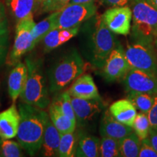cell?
Wrapping results in <instances>:
<instances>
[{"label": "cell", "instance_id": "277c9868", "mask_svg": "<svg viewBox=\"0 0 157 157\" xmlns=\"http://www.w3.org/2000/svg\"><path fill=\"white\" fill-rule=\"evenodd\" d=\"M84 71V62L76 50L60 57L52 65L48 73L49 90L56 93L68 86Z\"/></svg>", "mask_w": 157, "mask_h": 157}, {"label": "cell", "instance_id": "cb8c5ba5", "mask_svg": "<svg viewBox=\"0 0 157 157\" xmlns=\"http://www.w3.org/2000/svg\"><path fill=\"white\" fill-rule=\"evenodd\" d=\"M141 140L134 132L119 140L121 156L137 157L140 148Z\"/></svg>", "mask_w": 157, "mask_h": 157}, {"label": "cell", "instance_id": "4fadbf2b", "mask_svg": "<svg viewBox=\"0 0 157 157\" xmlns=\"http://www.w3.org/2000/svg\"><path fill=\"white\" fill-rule=\"evenodd\" d=\"M99 130L102 137H112L118 140H121L133 132L132 127L118 121L111 115L109 109L105 110L102 115Z\"/></svg>", "mask_w": 157, "mask_h": 157}, {"label": "cell", "instance_id": "1f68e13d", "mask_svg": "<svg viewBox=\"0 0 157 157\" xmlns=\"http://www.w3.org/2000/svg\"><path fill=\"white\" fill-rule=\"evenodd\" d=\"M9 49V34L6 33L0 36V66L7 60Z\"/></svg>", "mask_w": 157, "mask_h": 157}, {"label": "cell", "instance_id": "ba28073f", "mask_svg": "<svg viewBox=\"0 0 157 157\" xmlns=\"http://www.w3.org/2000/svg\"><path fill=\"white\" fill-rule=\"evenodd\" d=\"M58 11L57 28L71 29L78 27L93 17L97 13V7L94 2L68 4Z\"/></svg>", "mask_w": 157, "mask_h": 157}, {"label": "cell", "instance_id": "60d3db41", "mask_svg": "<svg viewBox=\"0 0 157 157\" xmlns=\"http://www.w3.org/2000/svg\"><path fill=\"white\" fill-rule=\"evenodd\" d=\"M154 47L155 51H156V53L157 55V38L155 39L154 42Z\"/></svg>", "mask_w": 157, "mask_h": 157}, {"label": "cell", "instance_id": "2e32d148", "mask_svg": "<svg viewBox=\"0 0 157 157\" xmlns=\"http://www.w3.org/2000/svg\"><path fill=\"white\" fill-rule=\"evenodd\" d=\"M70 95L82 99H101L97 86L90 74L80 75L68 90Z\"/></svg>", "mask_w": 157, "mask_h": 157}, {"label": "cell", "instance_id": "b9f144b4", "mask_svg": "<svg viewBox=\"0 0 157 157\" xmlns=\"http://www.w3.org/2000/svg\"><path fill=\"white\" fill-rule=\"evenodd\" d=\"M38 1H39V4H40V7H41V5H42V1H43V0H38Z\"/></svg>", "mask_w": 157, "mask_h": 157}, {"label": "cell", "instance_id": "d590c367", "mask_svg": "<svg viewBox=\"0 0 157 157\" xmlns=\"http://www.w3.org/2000/svg\"><path fill=\"white\" fill-rule=\"evenodd\" d=\"M103 5L109 7H121L126 6L127 4L132 2V0H99Z\"/></svg>", "mask_w": 157, "mask_h": 157}, {"label": "cell", "instance_id": "d6986e66", "mask_svg": "<svg viewBox=\"0 0 157 157\" xmlns=\"http://www.w3.org/2000/svg\"><path fill=\"white\" fill-rule=\"evenodd\" d=\"M109 111L119 122L132 127L137 115V109L129 99L115 101L110 105Z\"/></svg>", "mask_w": 157, "mask_h": 157}, {"label": "cell", "instance_id": "f546056e", "mask_svg": "<svg viewBox=\"0 0 157 157\" xmlns=\"http://www.w3.org/2000/svg\"><path fill=\"white\" fill-rule=\"evenodd\" d=\"M0 154L1 156L4 157L23 156L22 146L11 139L0 138Z\"/></svg>", "mask_w": 157, "mask_h": 157}, {"label": "cell", "instance_id": "6da1fadb", "mask_svg": "<svg viewBox=\"0 0 157 157\" xmlns=\"http://www.w3.org/2000/svg\"><path fill=\"white\" fill-rule=\"evenodd\" d=\"M21 120L17 139L29 156H34L42 148L44 137V109L21 103L18 105Z\"/></svg>", "mask_w": 157, "mask_h": 157}, {"label": "cell", "instance_id": "d6a6232c", "mask_svg": "<svg viewBox=\"0 0 157 157\" xmlns=\"http://www.w3.org/2000/svg\"><path fill=\"white\" fill-rule=\"evenodd\" d=\"M70 0H50L42 10L44 12H55L63 8L69 3Z\"/></svg>", "mask_w": 157, "mask_h": 157}, {"label": "cell", "instance_id": "7bdbcfd3", "mask_svg": "<svg viewBox=\"0 0 157 157\" xmlns=\"http://www.w3.org/2000/svg\"><path fill=\"white\" fill-rule=\"evenodd\" d=\"M0 156H1V155H0Z\"/></svg>", "mask_w": 157, "mask_h": 157}, {"label": "cell", "instance_id": "7a4b0ae2", "mask_svg": "<svg viewBox=\"0 0 157 157\" xmlns=\"http://www.w3.org/2000/svg\"><path fill=\"white\" fill-rule=\"evenodd\" d=\"M25 63L28 70L26 82L20 95L23 103L44 109L50 103L49 87L47 85L42 58L26 57Z\"/></svg>", "mask_w": 157, "mask_h": 157}, {"label": "cell", "instance_id": "44dd1931", "mask_svg": "<svg viewBox=\"0 0 157 157\" xmlns=\"http://www.w3.org/2000/svg\"><path fill=\"white\" fill-rule=\"evenodd\" d=\"M58 11H55L46 18L38 23H35L32 30V44L31 51L42 41L47 34L51 31L57 28V18Z\"/></svg>", "mask_w": 157, "mask_h": 157}, {"label": "cell", "instance_id": "9c48e42d", "mask_svg": "<svg viewBox=\"0 0 157 157\" xmlns=\"http://www.w3.org/2000/svg\"><path fill=\"white\" fill-rule=\"evenodd\" d=\"M131 68L124 50L119 43L105 58L99 69L100 74L105 81L112 82L124 78Z\"/></svg>", "mask_w": 157, "mask_h": 157}, {"label": "cell", "instance_id": "74e56055", "mask_svg": "<svg viewBox=\"0 0 157 157\" xmlns=\"http://www.w3.org/2000/svg\"><path fill=\"white\" fill-rule=\"evenodd\" d=\"M96 0H70L69 3L68 4H84V3L94 2Z\"/></svg>", "mask_w": 157, "mask_h": 157}, {"label": "cell", "instance_id": "e575fe53", "mask_svg": "<svg viewBox=\"0 0 157 157\" xmlns=\"http://www.w3.org/2000/svg\"><path fill=\"white\" fill-rule=\"evenodd\" d=\"M148 117L151 127L157 129V95L154 96V101L151 109L148 113Z\"/></svg>", "mask_w": 157, "mask_h": 157}, {"label": "cell", "instance_id": "8fae6325", "mask_svg": "<svg viewBox=\"0 0 157 157\" xmlns=\"http://www.w3.org/2000/svg\"><path fill=\"white\" fill-rule=\"evenodd\" d=\"M102 17L113 34L127 36L130 33L132 12L127 5L111 7L102 15Z\"/></svg>", "mask_w": 157, "mask_h": 157}, {"label": "cell", "instance_id": "4316f807", "mask_svg": "<svg viewBox=\"0 0 157 157\" xmlns=\"http://www.w3.org/2000/svg\"><path fill=\"white\" fill-rule=\"evenodd\" d=\"M100 156H121L119 151V140L112 137L103 136L100 141Z\"/></svg>", "mask_w": 157, "mask_h": 157}, {"label": "cell", "instance_id": "5b68a950", "mask_svg": "<svg viewBox=\"0 0 157 157\" xmlns=\"http://www.w3.org/2000/svg\"><path fill=\"white\" fill-rule=\"evenodd\" d=\"M118 44L114 34L108 28L101 15L95 23L90 42L92 63L94 66L101 68L105 58Z\"/></svg>", "mask_w": 157, "mask_h": 157}, {"label": "cell", "instance_id": "8992f818", "mask_svg": "<svg viewBox=\"0 0 157 157\" xmlns=\"http://www.w3.org/2000/svg\"><path fill=\"white\" fill-rule=\"evenodd\" d=\"M124 52L132 68L157 74V55L154 44L132 42L127 45Z\"/></svg>", "mask_w": 157, "mask_h": 157}, {"label": "cell", "instance_id": "836d02e7", "mask_svg": "<svg viewBox=\"0 0 157 157\" xmlns=\"http://www.w3.org/2000/svg\"><path fill=\"white\" fill-rule=\"evenodd\" d=\"M8 33V21L5 13V5L0 2V36Z\"/></svg>", "mask_w": 157, "mask_h": 157}, {"label": "cell", "instance_id": "484cf974", "mask_svg": "<svg viewBox=\"0 0 157 157\" xmlns=\"http://www.w3.org/2000/svg\"><path fill=\"white\" fill-rule=\"evenodd\" d=\"M76 140L74 132L61 134L58 147V156H74L76 152Z\"/></svg>", "mask_w": 157, "mask_h": 157}, {"label": "cell", "instance_id": "ab89813d", "mask_svg": "<svg viewBox=\"0 0 157 157\" xmlns=\"http://www.w3.org/2000/svg\"><path fill=\"white\" fill-rule=\"evenodd\" d=\"M49 1H50V0H43L42 2V5H41V8H42V10H43V8H44L45 6L48 5Z\"/></svg>", "mask_w": 157, "mask_h": 157}, {"label": "cell", "instance_id": "9a60e30c", "mask_svg": "<svg viewBox=\"0 0 157 157\" xmlns=\"http://www.w3.org/2000/svg\"><path fill=\"white\" fill-rule=\"evenodd\" d=\"M20 120L21 116L15 103L0 112V138L13 139L16 137Z\"/></svg>", "mask_w": 157, "mask_h": 157}, {"label": "cell", "instance_id": "603a6c76", "mask_svg": "<svg viewBox=\"0 0 157 157\" xmlns=\"http://www.w3.org/2000/svg\"><path fill=\"white\" fill-rule=\"evenodd\" d=\"M48 107V113L51 121L60 134L74 132L76 126V121L62 113L52 103H50Z\"/></svg>", "mask_w": 157, "mask_h": 157}, {"label": "cell", "instance_id": "7c38bea8", "mask_svg": "<svg viewBox=\"0 0 157 157\" xmlns=\"http://www.w3.org/2000/svg\"><path fill=\"white\" fill-rule=\"evenodd\" d=\"M71 103L76 116V124H84L93 120L103 109L101 99H82L71 97Z\"/></svg>", "mask_w": 157, "mask_h": 157}, {"label": "cell", "instance_id": "5bb4252c", "mask_svg": "<svg viewBox=\"0 0 157 157\" xmlns=\"http://www.w3.org/2000/svg\"><path fill=\"white\" fill-rule=\"evenodd\" d=\"M44 130L41 151L42 156L47 157L58 156V147L60 134L51 121L49 113L44 111Z\"/></svg>", "mask_w": 157, "mask_h": 157}, {"label": "cell", "instance_id": "8d00e7d4", "mask_svg": "<svg viewBox=\"0 0 157 157\" xmlns=\"http://www.w3.org/2000/svg\"><path fill=\"white\" fill-rule=\"evenodd\" d=\"M148 138L153 148L157 152V129H154L151 127Z\"/></svg>", "mask_w": 157, "mask_h": 157}, {"label": "cell", "instance_id": "83f0119b", "mask_svg": "<svg viewBox=\"0 0 157 157\" xmlns=\"http://www.w3.org/2000/svg\"><path fill=\"white\" fill-rule=\"evenodd\" d=\"M52 103L58 108L62 113L68 116L72 120L76 122V116L71 103V96L70 95L68 91L64 92L55 98Z\"/></svg>", "mask_w": 157, "mask_h": 157}, {"label": "cell", "instance_id": "ffe728a7", "mask_svg": "<svg viewBox=\"0 0 157 157\" xmlns=\"http://www.w3.org/2000/svg\"><path fill=\"white\" fill-rule=\"evenodd\" d=\"M39 5L38 0H7L9 10L17 22L33 15Z\"/></svg>", "mask_w": 157, "mask_h": 157}, {"label": "cell", "instance_id": "4dcf8cb0", "mask_svg": "<svg viewBox=\"0 0 157 157\" xmlns=\"http://www.w3.org/2000/svg\"><path fill=\"white\" fill-rule=\"evenodd\" d=\"M139 157H157V152L151 144L149 139L141 140L140 148L138 154Z\"/></svg>", "mask_w": 157, "mask_h": 157}, {"label": "cell", "instance_id": "7402d4cb", "mask_svg": "<svg viewBox=\"0 0 157 157\" xmlns=\"http://www.w3.org/2000/svg\"><path fill=\"white\" fill-rule=\"evenodd\" d=\"M100 140L93 135H84L80 136L76 147L75 156L78 157L100 156Z\"/></svg>", "mask_w": 157, "mask_h": 157}, {"label": "cell", "instance_id": "d4e9b609", "mask_svg": "<svg viewBox=\"0 0 157 157\" xmlns=\"http://www.w3.org/2000/svg\"><path fill=\"white\" fill-rule=\"evenodd\" d=\"M154 96L148 93L129 92L127 94V99L132 102L135 109L140 112L148 114L154 103Z\"/></svg>", "mask_w": 157, "mask_h": 157}, {"label": "cell", "instance_id": "f35d334b", "mask_svg": "<svg viewBox=\"0 0 157 157\" xmlns=\"http://www.w3.org/2000/svg\"><path fill=\"white\" fill-rule=\"evenodd\" d=\"M146 1L157 10V0H146Z\"/></svg>", "mask_w": 157, "mask_h": 157}, {"label": "cell", "instance_id": "3957f363", "mask_svg": "<svg viewBox=\"0 0 157 157\" xmlns=\"http://www.w3.org/2000/svg\"><path fill=\"white\" fill-rule=\"evenodd\" d=\"M131 7V39L133 42L154 44L157 38V10L146 0H132Z\"/></svg>", "mask_w": 157, "mask_h": 157}, {"label": "cell", "instance_id": "52a82bcc", "mask_svg": "<svg viewBox=\"0 0 157 157\" xmlns=\"http://www.w3.org/2000/svg\"><path fill=\"white\" fill-rule=\"evenodd\" d=\"M35 25L33 15L17 22L13 48L7 56V61L10 66H15L20 62L23 56L31 51L32 44V30Z\"/></svg>", "mask_w": 157, "mask_h": 157}, {"label": "cell", "instance_id": "e0dca14e", "mask_svg": "<svg viewBox=\"0 0 157 157\" xmlns=\"http://www.w3.org/2000/svg\"><path fill=\"white\" fill-rule=\"evenodd\" d=\"M28 70L25 63L19 62L12 69L8 77V93L11 100L15 103L20 97L26 82Z\"/></svg>", "mask_w": 157, "mask_h": 157}, {"label": "cell", "instance_id": "ac0fdd59", "mask_svg": "<svg viewBox=\"0 0 157 157\" xmlns=\"http://www.w3.org/2000/svg\"><path fill=\"white\" fill-rule=\"evenodd\" d=\"M79 26L71 29L56 28L49 32L43 39L44 52H49L68 42L77 35Z\"/></svg>", "mask_w": 157, "mask_h": 157}, {"label": "cell", "instance_id": "f1b7e54d", "mask_svg": "<svg viewBox=\"0 0 157 157\" xmlns=\"http://www.w3.org/2000/svg\"><path fill=\"white\" fill-rule=\"evenodd\" d=\"M132 129L140 140L147 138L151 129L148 114L142 112L137 113L133 123Z\"/></svg>", "mask_w": 157, "mask_h": 157}, {"label": "cell", "instance_id": "30bf717a", "mask_svg": "<svg viewBox=\"0 0 157 157\" xmlns=\"http://www.w3.org/2000/svg\"><path fill=\"white\" fill-rule=\"evenodd\" d=\"M123 83L127 93L137 92L157 95V74L131 68L124 77Z\"/></svg>", "mask_w": 157, "mask_h": 157}]
</instances>
